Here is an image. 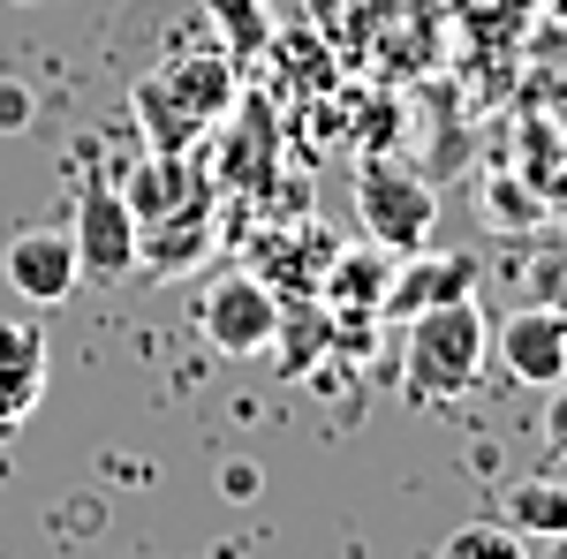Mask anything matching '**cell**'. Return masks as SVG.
Segmentation results:
<instances>
[{"mask_svg": "<svg viewBox=\"0 0 567 559\" xmlns=\"http://www.w3.org/2000/svg\"><path fill=\"white\" fill-rule=\"evenodd\" d=\"M545 446H553V462H567V386L553 393V408H545Z\"/></svg>", "mask_w": 567, "mask_h": 559, "instance_id": "cell-18", "label": "cell"}, {"mask_svg": "<svg viewBox=\"0 0 567 559\" xmlns=\"http://www.w3.org/2000/svg\"><path fill=\"white\" fill-rule=\"evenodd\" d=\"M484 280V265L470 250H409V258H393V280H386V302H379V318H416V310H439V302H470Z\"/></svg>", "mask_w": 567, "mask_h": 559, "instance_id": "cell-6", "label": "cell"}, {"mask_svg": "<svg viewBox=\"0 0 567 559\" xmlns=\"http://www.w3.org/2000/svg\"><path fill=\"white\" fill-rule=\"evenodd\" d=\"M205 250H213V197L205 189H182L167 213L136 219V272H152V280L205 265Z\"/></svg>", "mask_w": 567, "mask_h": 559, "instance_id": "cell-8", "label": "cell"}, {"mask_svg": "<svg viewBox=\"0 0 567 559\" xmlns=\"http://www.w3.org/2000/svg\"><path fill=\"white\" fill-rule=\"evenodd\" d=\"M272 325H280V288L265 272H219L213 288L197 296V333L213 341V355L243 363V355H265L272 348Z\"/></svg>", "mask_w": 567, "mask_h": 559, "instance_id": "cell-5", "label": "cell"}, {"mask_svg": "<svg viewBox=\"0 0 567 559\" xmlns=\"http://www.w3.org/2000/svg\"><path fill=\"white\" fill-rule=\"evenodd\" d=\"M76 258H84V280H122L136 272V213H130V189L114 167H91L76 182Z\"/></svg>", "mask_w": 567, "mask_h": 559, "instance_id": "cell-4", "label": "cell"}, {"mask_svg": "<svg viewBox=\"0 0 567 559\" xmlns=\"http://www.w3.org/2000/svg\"><path fill=\"white\" fill-rule=\"evenodd\" d=\"M333 341H341V333H333V310H326L318 296H303L296 310H288V296H280V325H272V348H280L272 371H280V379H303Z\"/></svg>", "mask_w": 567, "mask_h": 559, "instance_id": "cell-13", "label": "cell"}, {"mask_svg": "<svg viewBox=\"0 0 567 559\" xmlns=\"http://www.w3.org/2000/svg\"><path fill=\"white\" fill-rule=\"evenodd\" d=\"M205 15L219 23V53L227 61H258L272 45V8L265 0H205Z\"/></svg>", "mask_w": 567, "mask_h": 559, "instance_id": "cell-15", "label": "cell"}, {"mask_svg": "<svg viewBox=\"0 0 567 559\" xmlns=\"http://www.w3.org/2000/svg\"><path fill=\"white\" fill-rule=\"evenodd\" d=\"M439 559H529V552H523V529H507V521H462L439 545Z\"/></svg>", "mask_w": 567, "mask_h": 559, "instance_id": "cell-16", "label": "cell"}, {"mask_svg": "<svg viewBox=\"0 0 567 559\" xmlns=\"http://www.w3.org/2000/svg\"><path fill=\"white\" fill-rule=\"evenodd\" d=\"M355 213H363V235H371L379 250L409 258V250L432 242L439 197H432V182H424L416 167H401V159H386V152H371L363 174H355Z\"/></svg>", "mask_w": 567, "mask_h": 559, "instance_id": "cell-3", "label": "cell"}, {"mask_svg": "<svg viewBox=\"0 0 567 559\" xmlns=\"http://www.w3.org/2000/svg\"><path fill=\"white\" fill-rule=\"evenodd\" d=\"M499 521L523 529V537H567V476H523L507 491Z\"/></svg>", "mask_w": 567, "mask_h": 559, "instance_id": "cell-14", "label": "cell"}, {"mask_svg": "<svg viewBox=\"0 0 567 559\" xmlns=\"http://www.w3.org/2000/svg\"><path fill=\"white\" fill-rule=\"evenodd\" d=\"M0 272H8V288L23 302H53L76 296V280H84V258H76V235L69 227H23V235H8V250H0Z\"/></svg>", "mask_w": 567, "mask_h": 559, "instance_id": "cell-7", "label": "cell"}, {"mask_svg": "<svg viewBox=\"0 0 567 559\" xmlns=\"http://www.w3.org/2000/svg\"><path fill=\"white\" fill-rule=\"evenodd\" d=\"M333 250H341V242H333L326 227H288V235H265L258 272L280 288V296H318V280H326Z\"/></svg>", "mask_w": 567, "mask_h": 559, "instance_id": "cell-11", "label": "cell"}, {"mask_svg": "<svg viewBox=\"0 0 567 559\" xmlns=\"http://www.w3.org/2000/svg\"><path fill=\"white\" fill-rule=\"evenodd\" d=\"M484 348H492V325H484L477 296L416 310L409 318V348H401V386H409V401H424V408L462 401L484 379Z\"/></svg>", "mask_w": 567, "mask_h": 559, "instance_id": "cell-2", "label": "cell"}, {"mask_svg": "<svg viewBox=\"0 0 567 559\" xmlns=\"http://www.w3.org/2000/svg\"><path fill=\"white\" fill-rule=\"evenodd\" d=\"M39 393H45V333L0 318V438H16L31 424Z\"/></svg>", "mask_w": 567, "mask_h": 559, "instance_id": "cell-10", "label": "cell"}, {"mask_svg": "<svg viewBox=\"0 0 567 559\" xmlns=\"http://www.w3.org/2000/svg\"><path fill=\"white\" fill-rule=\"evenodd\" d=\"M545 559H567V537H553V552H545Z\"/></svg>", "mask_w": 567, "mask_h": 559, "instance_id": "cell-19", "label": "cell"}, {"mask_svg": "<svg viewBox=\"0 0 567 559\" xmlns=\"http://www.w3.org/2000/svg\"><path fill=\"white\" fill-rule=\"evenodd\" d=\"M386 280H393V250H379V242H363V250H333L326 280H318V302H326V310H363V318H379Z\"/></svg>", "mask_w": 567, "mask_h": 559, "instance_id": "cell-12", "label": "cell"}, {"mask_svg": "<svg viewBox=\"0 0 567 559\" xmlns=\"http://www.w3.org/2000/svg\"><path fill=\"white\" fill-rule=\"evenodd\" d=\"M23 8H39V0H23Z\"/></svg>", "mask_w": 567, "mask_h": 559, "instance_id": "cell-20", "label": "cell"}, {"mask_svg": "<svg viewBox=\"0 0 567 559\" xmlns=\"http://www.w3.org/2000/svg\"><path fill=\"white\" fill-rule=\"evenodd\" d=\"M492 348H499L507 379H523V386H560L567 379V310L560 302L507 310V318L492 325Z\"/></svg>", "mask_w": 567, "mask_h": 559, "instance_id": "cell-9", "label": "cell"}, {"mask_svg": "<svg viewBox=\"0 0 567 559\" xmlns=\"http://www.w3.org/2000/svg\"><path fill=\"white\" fill-rule=\"evenodd\" d=\"M16 130H31V91L0 76V136H16Z\"/></svg>", "mask_w": 567, "mask_h": 559, "instance_id": "cell-17", "label": "cell"}, {"mask_svg": "<svg viewBox=\"0 0 567 559\" xmlns=\"http://www.w3.org/2000/svg\"><path fill=\"white\" fill-rule=\"evenodd\" d=\"M130 106L144 122V136H152V152L182 159V144L197 130H213L219 114L235 106V61L227 53H175V61H159L130 91Z\"/></svg>", "mask_w": 567, "mask_h": 559, "instance_id": "cell-1", "label": "cell"}]
</instances>
